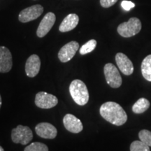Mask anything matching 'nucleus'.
<instances>
[{
  "mask_svg": "<svg viewBox=\"0 0 151 151\" xmlns=\"http://www.w3.org/2000/svg\"><path fill=\"white\" fill-rule=\"evenodd\" d=\"M41 68V60L37 55H32L25 64V72L27 76L34 78L39 73Z\"/></svg>",
  "mask_w": 151,
  "mask_h": 151,
  "instance_id": "nucleus-14",
  "label": "nucleus"
},
{
  "mask_svg": "<svg viewBox=\"0 0 151 151\" xmlns=\"http://www.w3.org/2000/svg\"><path fill=\"white\" fill-rule=\"evenodd\" d=\"M79 22V18L78 15L75 14H69L64 18L60 24L59 29L61 32H67L71 30H73L76 27Z\"/></svg>",
  "mask_w": 151,
  "mask_h": 151,
  "instance_id": "nucleus-15",
  "label": "nucleus"
},
{
  "mask_svg": "<svg viewBox=\"0 0 151 151\" xmlns=\"http://www.w3.org/2000/svg\"><path fill=\"white\" fill-rule=\"evenodd\" d=\"M117 65L121 72L126 76H129L134 72V65L128 57L122 52H118L116 55Z\"/></svg>",
  "mask_w": 151,
  "mask_h": 151,
  "instance_id": "nucleus-12",
  "label": "nucleus"
},
{
  "mask_svg": "<svg viewBox=\"0 0 151 151\" xmlns=\"http://www.w3.org/2000/svg\"><path fill=\"white\" fill-rule=\"evenodd\" d=\"M63 123L68 131L73 134L79 133L83 129L81 121L72 114H67L63 118Z\"/></svg>",
  "mask_w": 151,
  "mask_h": 151,
  "instance_id": "nucleus-13",
  "label": "nucleus"
},
{
  "mask_svg": "<svg viewBox=\"0 0 151 151\" xmlns=\"http://www.w3.org/2000/svg\"><path fill=\"white\" fill-rule=\"evenodd\" d=\"M13 66L12 55L6 47L0 46V73H7Z\"/></svg>",
  "mask_w": 151,
  "mask_h": 151,
  "instance_id": "nucleus-11",
  "label": "nucleus"
},
{
  "mask_svg": "<svg viewBox=\"0 0 151 151\" xmlns=\"http://www.w3.org/2000/svg\"><path fill=\"white\" fill-rule=\"evenodd\" d=\"M43 12V8L42 6L40 4L33 5L20 11L18 19L21 22L25 23L38 18Z\"/></svg>",
  "mask_w": 151,
  "mask_h": 151,
  "instance_id": "nucleus-7",
  "label": "nucleus"
},
{
  "mask_svg": "<svg viewBox=\"0 0 151 151\" xmlns=\"http://www.w3.org/2000/svg\"><path fill=\"white\" fill-rule=\"evenodd\" d=\"M11 139L15 143L27 145L32 140L33 134L29 127L20 124L13 129L11 132Z\"/></svg>",
  "mask_w": 151,
  "mask_h": 151,
  "instance_id": "nucleus-4",
  "label": "nucleus"
},
{
  "mask_svg": "<svg viewBox=\"0 0 151 151\" xmlns=\"http://www.w3.org/2000/svg\"><path fill=\"white\" fill-rule=\"evenodd\" d=\"M96 46H97V41L94 40V39H91L81 46L80 48V54L86 55L90 53V52L93 51Z\"/></svg>",
  "mask_w": 151,
  "mask_h": 151,
  "instance_id": "nucleus-18",
  "label": "nucleus"
},
{
  "mask_svg": "<svg viewBox=\"0 0 151 151\" xmlns=\"http://www.w3.org/2000/svg\"><path fill=\"white\" fill-rule=\"evenodd\" d=\"M121 6H122V9H123L124 11H129L131 10L132 8H134L135 4H134V3L132 2V1H130L124 0V1H122Z\"/></svg>",
  "mask_w": 151,
  "mask_h": 151,
  "instance_id": "nucleus-22",
  "label": "nucleus"
},
{
  "mask_svg": "<svg viewBox=\"0 0 151 151\" xmlns=\"http://www.w3.org/2000/svg\"><path fill=\"white\" fill-rule=\"evenodd\" d=\"M37 134L43 139H53L58 134V130L52 124L48 122H41L35 127Z\"/></svg>",
  "mask_w": 151,
  "mask_h": 151,
  "instance_id": "nucleus-10",
  "label": "nucleus"
},
{
  "mask_svg": "<svg viewBox=\"0 0 151 151\" xmlns=\"http://www.w3.org/2000/svg\"><path fill=\"white\" fill-rule=\"evenodd\" d=\"M118 0H100L101 6L104 8H109L116 4Z\"/></svg>",
  "mask_w": 151,
  "mask_h": 151,
  "instance_id": "nucleus-23",
  "label": "nucleus"
},
{
  "mask_svg": "<svg viewBox=\"0 0 151 151\" xmlns=\"http://www.w3.org/2000/svg\"><path fill=\"white\" fill-rule=\"evenodd\" d=\"M150 101L146 98H140L138 99L132 106V111L137 114H141L146 111L150 107Z\"/></svg>",
  "mask_w": 151,
  "mask_h": 151,
  "instance_id": "nucleus-16",
  "label": "nucleus"
},
{
  "mask_svg": "<svg viewBox=\"0 0 151 151\" xmlns=\"http://www.w3.org/2000/svg\"><path fill=\"white\" fill-rule=\"evenodd\" d=\"M104 72L107 83L113 88H118L122 85V77L118 69L112 63H108L104 66Z\"/></svg>",
  "mask_w": 151,
  "mask_h": 151,
  "instance_id": "nucleus-5",
  "label": "nucleus"
},
{
  "mask_svg": "<svg viewBox=\"0 0 151 151\" xmlns=\"http://www.w3.org/2000/svg\"><path fill=\"white\" fill-rule=\"evenodd\" d=\"M130 151H150V147L141 140L134 141L130 145Z\"/></svg>",
  "mask_w": 151,
  "mask_h": 151,
  "instance_id": "nucleus-19",
  "label": "nucleus"
},
{
  "mask_svg": "<svg viewBox=\"0 0 151 151\" xmlns=\"http://www.w3.org/2000/svg\"><path fill=\"white\" fill-rule=\"evenodd\" d=\"M139 137L141 141L151 147V132L147 129L141 130L139 133Z\"/></svg>",
  "mask_w": 151,
  "mask_h": 151,
  "instance_id": "nucleus-21",
  "label": "nucleus"
},
{
  "mask_svg": "<svg viewBox=\"0 0 151 151\" xmlns=\"http://www.w3.org/2000/svg\"><path fill=\"white\" fill-rule=\"evenodd\" d=\"M79 48V43L76 41H71L62 46L58 52V58L62 62H67L71 60Z\"/></svg>",
  "mask_w": 151,
  "mask_h": 151,
  "instance_id": "nucleus-8",
  "label": "nucleus"
},
{
  "mask_svg": "<svg viewBox=\"0 0 151 151\" xmlns=\"http://www.w3.org/2000/svg\"><path fill=\"white\" fill-rule=\"evenodd\" d=\"M55 20V15L53 13L49 12L45 15L37 28V35L38 37L40 38L45 37L54 25Z\"/></svg>",
  "mask_w": 151,
  "mask_h": 151,
  "instance_id": "nucleus-9",
  "label": "nucleus"
},
{
  "mask_svg": "<svg viewBox=\"0 0 151 151\" xmlns=\"http://www.w3.org/2000/svg\"><path fill=\"white\" fill-rule=\"evenodd\" d=\"M24 151H48V148L44 143L34 142L26 147Z\"/></svg>",
  "mask_w": 151,
  "mask_h": 151,
  "instance_id": "nucleus-20",
  "label": "nucleus"
},
{
  "mask_svg": "<svg viewBox=\"0 0 151 151\" xmlns=\"http://www.w3.org/2000/svg\"><path fill=\"white\" fill-rule=\"evenodd\" d=\"M0 151H4V148L1 146H0Z\"/></svg>",
  "mask_w": 151,
  "mask_h": 151,
  "instance_id": "nucleus-25",
  "label": "nucleus"
},
{
  "mask_svg": "<svg viewBox=\"0 0 151 151\" xmlns=\"http://www.w3.org/2000/svg\"><path fill=\"white\" fill-rule=\"evenodd\" d=\"M141 69L143 78L151 82V55L146 56L143 59Z\"/></svg>",
  "mask_w": 151,
  "mask_h": 151,
  "instance_id": "nucleus-17",
  "label": "nucleus"
},
{
  "mask_svg": "<svg viewBox=\"0 0 151 151\" xmlns=\"http://www.w3.org/2000/svg\"><path fill=\"white\" fill-rule=\"evenodd\" d=\"M1 104H2V101H1V95H0V108H1Z\"/></svg>",
  "mask_w": 151,
  "mask_h": 151,
  "instance_id": "nucleus-24",
  "label": "nucleus"
},
{
  "mask_svg": "<svg viewBox=\"0 0 151 151\" xmlns=\"http://www.w3.org/2000/svg\"><path fill=\"white\" fill-rule=\"evenodd\" d=\"M100 115L104 119L116 126H121L127 122V115L118 103L107 101L101 106Z\"/></svg>",
  "mask_w": 151,
  "mask_h": 151,
  "instance_id": "nucleus-1",
  "label": "nucleus"
},
{
  "mask_svg": "<svg viewBox=\"0 0 151 151\" xmlns=\"http://www.w3.org/2000/svg\"><path fill=\"white\" fill-rule=\"evenodd\" d=\"M58 99L53 94L46 92H39L36 94L35 104L41 109H48L53 108L58 104Z\"/></svg>",
  "mask_w": 151,
  "mask_h": 151,
  "instance_id": "nucleus-6",
  "label": "nucleus"
},
{
  "mask_svg": "<svg viewBox=\"0 0 151 151\" xmlns=\"http://www.w3.org/2000/svg\"><path fill=\"white\" fill-rule=\"evenodd\" d=\"M69 92L73 101L79 106L86 105L89 101V92L82 81L73 80L69 86Z\"/></svg>",
  "mask_w": 151,
  "mask_h": 151,
  "instance_id": "nucleus-2",
  "label": "nucleus"
},
{
  "mask_svg": "<svg viewBox=\"0 0 151 151\" xmlns=\"http://www.w3.org/2000/svg\"><path fill=\"white\" fill-rule=\"evenodd\" d=\"M141 29V22L139 18H131L127 22H122L118 27V32L122 37L129 38L139 33Z\"/></svg>",
  "mask_w": 151,
  "mask_h": 151,
  "instance_id": "nucleus-3",
  "label": "nucleus"
}]
</instances>
